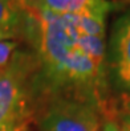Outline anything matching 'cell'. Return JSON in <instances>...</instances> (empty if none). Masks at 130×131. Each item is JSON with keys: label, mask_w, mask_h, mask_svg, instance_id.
Here are the masks:
<instances>
[{"label": "cell", "mask_w": 130, "mask_h": 131, "mask_svg": "<svg viewBox=\"0 0 130 131\" xmlns=\"http://www.w3.org/2000/svg\"><path fill=\"white\" fill-rule=\"evenodd\" d=\"M17 36H19V33L13 32V30L0 28V40H15Z\"/></svg>", "instance_id": "cell-9"}, {"label": "cell", "mask_w": 130, "mask_h": 131, "mask_svg": "<svg viewBox=\"0 0 130 131\" xmlns=\"http://www.w3.org/2000/svg\"><path fill=\"white\" fill-rule=\"evenodd\" d=\"M23 8L36 42L41 99L53 95L73 97L94 102L102 110L110 102L105 95L108 77L81 50L65 17L27 5Z\"/></svg>", "instance_id": "cell-1"}, {"label": "cell", "mask_w": 130, "mask_h": 131, "mask_svg": "<svg viewBox=\"0 0 130 131\" xmlns=\"http://www.w3.org/2000/svg\"><path fill=\"white\" fill-rule=\"evenodd\" d=\"M121 130L122 131H130V115L121 114Z\"/></svg>", "instance_id": "cell-10"}, {"label": "cell", "mask_w": 130, "mask_h": 131, "mask_svg": "<svg viewBox=\"0 0 130 131\" xmlns=\"http://www.w3.org/2000/svg\"><path fill=\"white\" fill-rule=\"evenodd\" d=\"M27 23V13L21 0H0V28L20 33V28Z\"/></svg>", "instance_id": "cell-6"}, {"label": "cell", "mask_w": 130, "mask_h": 131, "mask_svg": "<svg viewBox=\"0 0 130 131\" xmlns=\"http://www.w3.org/2000/svg\"><path fill=\"white\" fill-rule=\"evenodd\" d=\"M102 131H122L121 130V113L118 107L110 102L105 109L101 110Z\"/></svg>", "instance_id": "cell-7"}, {"label": "cell", "mask_w": 130, "mask_h": 131, "mask_svg": "<svg viewBox=\"0 0 130 131\" xmlns=\"http://www.w3.org/2000/svg\"><path fill=\"white\" fill-rule=\"evenodd\" d=\"M36 53L17 52L0 69V131H28L40 106Z\"/></svg>", "instance_id": "cell-2"}, {"label": "cell", "mask_w": 130, "mask_h": 131, "mask_svg": "<svg viewBox=\"0 0 130 131\" xmlns=\"http://www.w3.org/2000/svg\"><path fill=\"white\" fill-rule=\"evenodd\" d=\"M20 44L16 40H0V69L5 68L19 52Z\"/></svg>", "instance_id": "cell-8"}, {"label": "cell", "mask_w": 130, "mask_h": 131, "mask_svg": "<svg viewBox=\"0 0 130 131\" xmlns=\"http://www.w3.org/2000/svg\"><path fill=\"white\" fill-rule=\"evenodd\" d=\"M36 125L39 131H102V117L92 101L53 95L40 102Z\"/></svg>", "instance_id": "cell-3"}, {"label": "cell", "mask_w": 130, "mask_h": 131, "mask_svg": "<svg viewBox=\"0 0 130 131\" xmlns=\"http://www.w3.org/2000/svg\"><path fill=\"white\" fill-rule=\"evenodd\" d=\"M21 4L60 17L80 15L108 16L112 8L108 0H21Z\"/></svg>", "instance_id": "cell-5"}, {"label": "cell", "mask_w": 130, "mask_h": 131, "mask_svg": "<svg viewBox=\"0 0 130 131\" xmlns=\"http://www.w3.org/2000/svg\"><path fill=\"white\" fill-rule=\"evenodd\" d=\"M106 74L119 93L130 95V11L113 23L106 45Z\"/></svg>", "instance_id": "cell-4"}, {"label": "cell", "mask_w": 130, "mask_h": 131, "mask_svg": "<svg viewBox=\"0 0 130 131\" xmlns=\"http://www.w3.org/2000/svg\"><path fill=\"white\" fill-rule=\"evenodd\" d=\"M124 110L126 111V115H130V95H129V97H126V99H125Z\"/></svg>", "instance_id": "cell-11"}]
</instances>
